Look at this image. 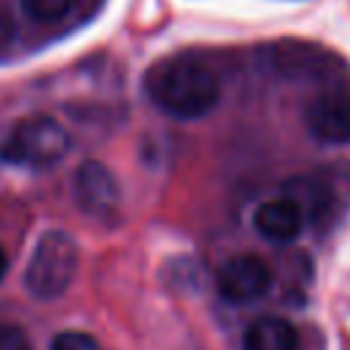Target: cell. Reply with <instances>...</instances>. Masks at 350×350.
<instances>
[{
	"instance_id": "cell-12",
	"label": "cell",
	"mask_w": 350,
	"mask_h": 350,
	"mask_svg": "<svg viewBox=\"0 0 350 350\" xmlns=\"http://www.w3.org/2000/svg\"><path fill=\"white\" fill-rule=\"evenodd\" d=\"M49 350H101L98 342L85 331H63L52 339Z\"/></svg>"
},
{
	"instance_id": "cell-4",
	"label": "cell",
	"mask_w": 350,
	"mask_h": 350,
	"mask_svg": "<svg viewBox=\"0 0 350 350\" xmlns=\"http://www.w3.org/2000/svg\"><path fill=\"white\" fill-rule=\"evenodd\" d=\"M273 284L271 265L260 254H235L216 271V290L230 304H252Z\"/></svg>"
},
{
	"instance_id": "cell-1",
	"label": "cell",
	"mask_w": 350,
	"mask_h": 350,
	"mask_svg": "<svg viewBox=\"0 0 350 350\" xmlns=\"http://www.w3.org/2000/svg\"><path fill=\"white\" fill-rule=\"evenodd\" d=\"M145 96L156 109L178 120H197L208 115L221 96L216 74L197 57L172 55L153 63L142 79Z\"/></svg>"
},
{
	"instance_id": "cell-13",
	"label": "cell",
	"mask_w": 350,
	"mask_h": 350,
	"mask_svg": "<svg viewBox=\"0 0 350 350\" xmlns=\"http://www.w3.org/2000/svg\"><path fill=\"white\" fill-rule=\"evenodd\" d=\"M0 350H30L27 334L14 323L0 320Z\"/></svg>"
},
{
	"instance_id": "cell-2",
	"label": "cell",
	"mask_w": 350,
	"mask_h": 350,
	"mask_svg": "<svg viewBox=\"0 0 350 350\" xmlns=\"http://www.w3.org/2000/svg\"><path fill=\"white\" fill-rule=\"evenodd\" d=\"M68 150L66 129L49 115H30L11 126L0 145V156L25 170H46L57 164Z\"/></svg>"
},
{
	"instance_id": "cell-5",
	"label": "cell",
	"mask_w": 350,
	"mask_h": 350,
	"mask_svg": "<svg viewBox=\"0 0 350 350\" xmlns=\"http://www.w3.org/2000/svg\"><path fill=\"white\" fill-rule=\"evenodd\" d=\"M304 123L309 134L320 142H350V93L342 88L317 93L304 109Z\"/></svg>"
},
{
	"instance_id": "cell-9",
	"label": "cell",
	"mask_w": 350,
	"mask_h": 350,
	"mask_svg": "<svg viewBox=\"0 0 350 350\" xmlns=\"http://www.w3.org/2000/svg\"><path fill=\"white\" fill-rule=\"evenodd\" d=\"M301 336L284 317H257L243 334V350H298Z\"/></svg>"
},
{
	"instance_id": "cell-3",
	"label": "cell",
	"mask_w": 350,
	"mask_h": 350,
	"mask_svg": "<svg viewBox=\"0 0 350 350\" xmlns=\"http://www.w3.org/2000/svg\"><path fill=\"white\" fill-rule=\"evenodd\" d=\"M77 260H79V252L68 232L63 230L44 232L25 268V287L44 301L63 295L74 282Z\"/></svg>"
},
{
	"instance_id": "cell-7",
	"label": "cell",
	"mask_w": 350,
	"mask_h": 350,
	"mask_svg": "<svg viewBox=\"0 0 350 350\" xmlns=\"http://www.w3.org/2000/svg\"><path fill=\"white\" fill-rule=\"evenodd\" d=\"M273 63L282 74H298V77H309V79H331L342 63L325 52L317 49L312 44H298V41H284L273 49Z\"/></svg>"
},
{
	"instance_id": "cell-11",
	"label": "cell",
	"mask_w": 350,
	"mask_h": 350,
	"mask_svg": "<svg viewBox=\"0 0 350 350\" xmlns=\"http://www.w3.org/2000/svg\"><path fill=\"white\" fill-rule=\"evenodd\" d=\"M19 3L22 11L36 22H57L74 5V0H19Z\"/></svg>"
},
{
	"instance_id": "cell-8",
	"label": "cell",
	"mask_w": 350,
	"mask_h": 350,
	"mask_svg": "<svg viewBox=\"0 0 350 350\" xmlns=\"http://www.w3.org/2000/svg\"><path fill=\"white\" fill-rule=\"evenodd\" d=\"M304 213L287 197L268 200L254 211V230L271 243H290L304 230Z\"/></svg>"
},
{
	"instance_id": "cell-10",
	"label": "cell",
	"mask_w": 350,
	"mask_h": 350,
	"mask_svg": "<svg viewBox=\"0 0 350 350\" xmlns=\"http://www.w3.org/2000/svg\"><path fill=\"white\" fill-rule=\"evenodd\" d=\"M282 197L295 202L306 221H317L331 208V186L323 178H312V175H295L284 180Z\"/></svg>"
},
{
	"instance_id": "cell-14",
	"label": "cell",
	"mask_w": 350,
	"mask_h": 350,
	"mask_svg": "<svg viewBox=\"0 0 350 350\" xmlns=\"http://www.w3.org/2000/svg\"><path fill=\"white\" fill-rule=\"evenodd\" d=\"M5 268H8V257H5V252H3V246H0V279H3Z\"/></svg>"
},
{
	"instance_id": "cell-6",
	"label": "cell",
	"mask_w": 350,
	"mask_h": 350,
	"mask_svg": "<svg viewBox=\"0 0 350 350\" xmlns=\"http://www.w3.org/2000/svg\"><path fill=\"white\" fill-rule=\"evenodd\" d=\"M74 200L93 219H112L120 208V186L101 161H82L74 172Z\"/></svg>"
}]
</instances>
